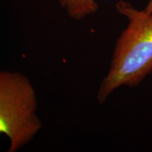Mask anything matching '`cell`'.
<instances>
[{
	"mask_svg": "<svg viewBox=\"0 0 152 152\" xmlns=\"http://www.w3.org/2000/svg\"><path fill=\"white\" fill-rule=\"evenodd\" d=\"M115 8L128 20L114 47L110 67L97 92L103 104L120 87L138 86L152 72V13L119 1Z\"/></svg>",
	"mask_w": 152,
	"mask_h": 152,
	"instance_id": "6da1fadb",
	"label": "cell"
},
{
	"mask_svg": "<svg viewBox=\"0 0 152 152\" xmlns=\"http://www.w3.org/2000/svg\"><path fill=\"white\" fill-rule=\"evenodd\" d=\"M37 99L27 76L0 71V134L9 139V152L28 144L42 128Z\"/></svg>",
	"mask_w": 152,
	"mask_h": 152,
	"instance_id": "7a4b0ae2",
	"label": "cell"
},
{
	"mask_svg": "<svg viewBox=\"0 0 152 152\" xmlns=\"http://www.w3.org/2000/svg\"><path fill=\"white\" fill-rule=\"evenodd\" d=\"M58 2L68 16L75 20L94 14L99 9L96 0H58Z\"/></svg>",
	"mask_w": 152,
	"mask_h": 152,
	"instance_id": "3957f363",
	"label": "cell"
},
{
	"mask_svg": "<svg viewBox=\"0 0 152 152\" xmlns=\"http://www.w3.org/2000/svg\"><path fill=\"white\" fill-rule=\"evenodd\" d=\"M144 9L147 11H148V12L152 13V0H149V1H148Z\"/></svg>",
	"mask_w": 152,
	"mask_h": 152,
	"instance_id": "277c9868",
	"label": "cell"
}]
</instances>
